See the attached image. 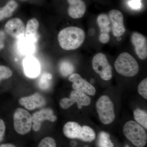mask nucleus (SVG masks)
I'll list each match as a JSON object with an SVG mask.
<instances>
[{
	"label": "nucleus",
	"mask_w": 147,
	"mask_h": 147,
	"mask_svg": "<svg viewBox=\"0 0 147 147\" xmlns=\"http://www.w3.org/2000/svg\"><path fill=\"white\" fill-rule=\"evenodd\" d=\"M39 26V22L36 18H32L29 20L25 32L26 37L34 41Z\"/></svg>",
	"instance_id": "18"
},
{
	"label": "nucleus",
	"mask_w": 147,
	"mask_h": 147,
	"mask_svg": "<svg viewBox=\"0 0 147 147\" xmlns=\"http://www.w3.org/2000/svg\"><path fill=\"white\" fill-rule=\"evenodd\" d=\"M7 33L15 38H21L24 37L26 32L25 25L20 18H15L9 20L5 25Z\"/></svg>",
	"instance_id": "12"
},
{
	"label": "nucleus",
	"mask_w": 147,
	"mask_h": 147,
	"mask_svg": "<svg viewBox=\"0 0 147 147\" xmlns=\"http://www.w3.org/2000/svg\"><path fill=\"white\" fill-rule=\"evenodd\" d=\"M52 78V75L50 74H43L39 80V86L40 88L43 90L48 89L50 87V80Z\"/></svg>",
	"instance_id": "24"
},
{
	"label": "nucleus",
	"mask_w": 147,
	"mask_h": 147,
	"mask_svg": "<svg viewBox=\"0 0 147 147\" xmlns=\"http://www.w3.org/2000/svg\"><path fill=\"white\" fill-rule=\"evenodd\" d=\"M12 71L8 67L0 65V82L2 79H8L12 76Z\"/></svg>",
	"instance_id": "26"
},
{
	"label": "nucleus",
	"mask_w": 147,
	"mask_h": 147,
	"mask_svg": "<svg viewBox=\"0 0 147 147\" xmlns=\"http://www.w3.org/2000/svg\"><path fill=\"white\" fill-rule=\"evenodd\" d=\"M69 6V15L74 19H78L84 16L86 10V6L83 0H67Z\"/></svg>",
	"instance_id": "17"
},
{
	"label": "nucleus",
	"mask_w": 147,
	"mask_h": 147,
	"mask_svg": "<svg viewBox=\"0 0 147 147\" xmlns=\"http://www.w3.org/2000/svg\"><path fill=\"white\" fill-rule=\"evenodd\" d=\"M60 72L64 77L71 75L74 70V66L72 63L68 61H63L59 65Z\"/></svg>",
	"instance_id": "23"
},
{
	"label": "nucleus",
	"mask_w": 147,
	"mask_h": 147,
	"mask_svg": "<svg viewBox=\"0 0 147 147\" xmlns=\"http://www.w3.org/2000/svg\"><path fill=\"white\" fill-rule=\"evenodd\" d=\"M18 7V3L14 0H10L4 7H0V21L12 16Z\"/></svg>",
	"instance_id": "19"
},
{
	"label": "nucleus",
	"mask_w": 147,
	"mask_h": 147,
	"mask_svg": "<svg viewBox=\"0 0 147 147\" xmlns=\"http://www.w3.org/2000/svg\"><path fill=\"white\" fill-rule=\"evenodd\" d=\"M4 47L3 43L2 40L0 38V50Z\"/></svg>",
	"instance_id": "30"
},
{
	"label": "nucleus",
	"mask_w": 147,
	"mask_h": 147,
	"mask_svg": "<svg viewBox=\"0 0 147 147\" xmlns=\"http://www.w3.org/2000/svg\"><path fill=\"white\" fill-rule=\"evenodd\" d=\"M134 118L141 126L147 129V113L144 110L136 109L133 112Z\"/></svg>",
	"instance_id": "21"
},
{
	"label": "nucleus",
	"mask_w": 147,
	"mask_h": 147,
	"mask_svg": "<svg viewBox=\"0 0 147 147\" xmlns=\"http://www.w3.org/2000/svg\"><path fill=\"white\" fill-rule=\"evenodd\" d=\"M19 102L27 110H32L44 106L46 100L42 95L36 93L30 96L21 98Z\"/></svg>",
	"instance_id": "15"
},
{
	"label": "nucleus",
	"mask_w": 147,
	"mask_h": 147,
	"mask_svg": "<svg viewBox=\"0 0 147 147\" xmlns=\"http://www.w3.org/2000/svg\"><path fill=\"white\" fill-rule=\"evenodd\" d=\"M64 134L69 139H78L84 142H91L94 140L96 134L90 127L81 126L75 122L69 121L65 125L63 128Z\"/></svg>",
	"instance_id": "2"
},
{
	"label": "nucleus",
	"mask_w": 147,
	"mask_h": 147,
	"mask_svg": "<svg viewBox=\"0 0 147 147\" xmlns=\"http://www.w3.org/2000/svg\"><path fill=\"white\" fill-rule=\"evenodd\" d=\"M109 17L112 23L113 35L115 37H119L123 35L125 32V28L122 12L117 9H112L109 12Z\"/></svg>",
	"instance_id": "11"
},
{
	"label": "nucleus",
	"mask_w": 147,
	"mask_h": 147,
	"mask_svg": "<svg viewBox=\"0 0 147 147\" xmlns=\"http://www.w3.org/2000/svg\"><path fill=\"white\" fill-rule=\"evenodd\" d=\"M96 107L98 117L102 123L110 124L115 119L114 104L108 96H100L96 102Z\"/></svg>",
	"instance_id": "5"
},
{
	"label": "nucleus",
	"mask_w": 147,
	"mask_h": 147,
	"mask_svg": "<svg viewBox=\"0 0 147 147\" xmlns=\"http://www.w3.org/2000/svg\"><path fill=\"white\" fill-rule=\"evenodd\" d=\"M24 73L29 78H34L39 75L41 70L40 64L35 58L27 57L23 62Z\"/></svg>",
	"instance_id": "16"
},
{
	"label": "nucleus",
	"mask_w": 147,
	"mask_h": 147,
	"mask_svg": "<svg viewBox=\"0 0 147 147\" xmlns=\"http://www.w3.org/2000/svg\"><path fill=\"white\" fill-rule=\"evenodd\" d=\"M125 147H129L128 146H126Z\"/></svg>",
	"instance_id": "31"
},
{
	"label": "nucleus",
	"mask_w": 147,
	"mask_h": 147,
	"mask_svg": "<svg viewBox=\"0 0 147 147\" xmlns=\"http://www.w3.org/2000/svg\"><path fill=\"white\" fill-rule=\"evenodd\" d=\"M123 132L127 139L136 147H143L146 144V132L141 125L134 121H128L125 123Z\"/></svg>",
	"instance_id": "4"
},
{
	"label": "nucleus",
	"mask_w": 147,
	"mask_h": 147,
	"mask_svg": "<svg viewBox=\"0 0 147 147\" xmlns=\"http://www.w3.org/2000/svg\"><path fill=\"white\" fill-rule=\"evenodd\" d=\"M91 102L90 98L87 94L82 92L74 90L69 96V98H64L60 101V105L63 109L70 108L74 103H77V107L79 109L82 106H87L90 105Z\"/></svg>",
	"instance_id": "8"
},
{
	"label": "nucleus",
	"mask_w": 147,
	"mask_h": 147,
	"mask_svg": "<svg viewBox=\"0 0 147 147\" xmlns=\"http://www.w3.org/2000/svg\"><path fill=\"white\" fill-rule=\"evenodd\" d=\"M138 93L142 97L147 99V79L145 78L140 82L138 87Z\"/></svg>",
	"instance_id": "25"
},
{
	"label": "nucleus",
	"mask_w": 147,
	"mask_h": 147,
	"mask_svg": "<svg viewBox=\"0 0 147 147\" xmlns=\"http://www.w3.org/2000/svg\"><path fill=\"white\" fill-rule=\"evenodd\" d=\"M38 147H56V142L52 137H45L40 142Z\"/></svg>",
	"instance_id": "27"
},
{
	"label": "nucleus",
	"mask_w": 147,
	"mask_h": 147,
	"mask_svg": "<svg viewBox=\"0 0 147 147\" xmlns=\"http://www.w3.org/2000/svg\"><path fill=\"white\" fill-rule=\"evenodd\" d=\"M94 70L104 81H109L113 77L112 67L109 63L107 57L100 53L95 55L92 61Z\"/></svg>",
	"instance_id": "7"
},
{
	"label": "nucleus",
	"mask_w": 147,
	"mask_h": 147,
	"mask_svg": "<svg viewBox=\"0 0 147 147\" xmlns=\"http://www.w3.org/2000/svg\"><path fill=\"white\" fill-rule=\"evenodd\" d=\"M13 126L17 133L21 135L28 134L32 126V116L27 110L18 108L13 115Z\"/></svg>",
	"instance_id": "6"
},
{
	"label": "nucleus",
	"mask_w": 147,
	"mask_h": 147,
	"mask_svg": "<svg viewBox=\"0 0 147 147\" xmlns=\"http://www.w3.org/2000/svg\"><path fill=\"white\" fill-rule=\"evenodd\" d=\"M131 41L135 48V53L142 60L147 57V41L146 37L137 32H134L131 36Z\"/></svg>",
	"instance_id": "13"
},
{
	"label": "nucleus",
	"mask_w": 147,
	"mask_h": 147,
	"mask_svg": "<svg viewBox=\"0 0 147 147\" xmlns=\"http://www.w3.org/2000/svg\"><path fill=\"white\" fill-rule=\"evenodd\" d=\"M117 72L126 77H133L139 72V65L135 59L129 53L124 52L120 54L115 63Z\"/></svg>",
	"instance_id": "3"
},
{
	"label": "nucleus",
	"mask_w": 147,
	"mask_h": 147,
	"mask_svg": "<svg viewBox=\"0 0 147 147\" xmlns=\"http://www.w3.org/2000/svg\"><path fill=\"white\" fill-rule=\"evenodd\" d=\"M5 131V125L4 122L0 119V142L2 141Z\"/></svg>",
	"instance_id": "28"
},
{
	"label": "nucleus",
	"mask_w": 147,
	"mask_h": 147,
	"mask_svg": "<svg viewBox=\"0 0 147 147\" xmlns=\"http://www.w3.org/2000/svg\"><path fill=\"white\" fill-rule=\"evenodd\" d=\"M98 25L100 29L99 40L101 43H107L110 39V22L109 16L105 13H101L98 16Z\"/></svg>",
	"instance_id": "14"
},
{
	"label": "nucleus",
	"mask_w": 147,
	"mask_h": 147,
	"mask_svg": "<svg viewBox=\"0 0 147 147\" xmlns=\"http://www.w3.org/2000/svg\"><path fill=\"white\" fill-rule=\"evenodd\" d=\"M86 34L79 27L70 26L65 28L59 33L58 40L60 46L63 50H75L82 45L85 40Z\"/></svg>",
	"instance_id": "1"
},
{
	"label": "nucleus",
	"mask_w": 147,
	"mask_h": 147,
	"mask_svg": "<svg viewBox=\"0 0 147 147\" xmlns=\"http://www.w3.org/2000/svg\"><path fill=\"white\" fill-rule=\"evenodd\" d=\"M32 116L33 129L35 131H39L42 122L48 120L55 122L57 117L54 114L53 110L50 108H44L36 112Z\"/></svg>",
	"instance_id": "10"
},
{
	"label": "nucleus",
	"mask_w": 147,
	"mask_h": 147,
	"mask_svg": "<svg viewBox=\"0 0 147 147\" xmlns=\"http://www.w3.org/2000/svg\"><path fill=\"white\" fill-rule=\"evenodd\" d=\"M97 145L98 147H114L109 134L105 131H101L98 134Z\"/></svg>",
	"instance_id": "22"
},
{
	"label": "nucleus",
	"mask_w": 147,
	"mask_h": 147,
	"mask_svg": "<svg viewBox=\"0 0 147 147\" xmlns=\"http://www.w3.org/2000/svg\"><path fill=\"white\" fill-rule=\"evenodd\" d=\"M69 82H72L74 90L82 92L87 95L94 96L96 90L94 86L86 80L83 79L79 74H71L69 78Z\"/></svg>",
	"instance_id": "9"
},
{
	"label": "nucleus",
	"mask_w": 147,
	"mask_h": 147,
	"mask_svg": "<svg viewBox=\"0 0 147 147\" xmlns=\"http://www.w3.org/2000/svg\"><path fill=\"white\" fill-rule=\"evenodd\" d=\"M0 147H16L14 145L11 144H3L1 145Z\"/></svg>",
	"instance_id": "29"
},
{
	"label": "nucleus",
	"mask_w": 147,
	"mask_h": 147,
	"mask_svg": "<svg viewBox=\"0 0 147 147\" xmlns=\"http://www.w3.org/2000/svg\"><path fill=\"white\" fill-rule=\"evenodd\" d=\"M22 38L19 45V50L21 53L24 55L32 54L34 51V41L26 37Z\"/></svg>",
	"instance_id": "20"
}]
</instances>
